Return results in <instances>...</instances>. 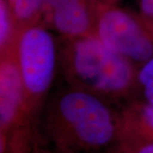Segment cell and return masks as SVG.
I'll list each match as a JSON object with an SVG mask.
<instances>
[{
	"mask_svg": "<svg viewBox=\"0 0 153 153\" xmlns=\"http://www.w3.org/2000/svg\"><path fill=\"white\" fill-rule=\"evenodd\" d=\"M41 136L54 153H99L123 136L122 108L65 83L51 92L41 116Z\"/></svg>",
	"mask_w": 153,
	"mask_h": 153,
	"instance_id": "cell-1",
	"label": "cell"
},
{
	"mask_svg": "<svg viewBox=\"0 0 153 153\" xmlns=\"http://www.w3.org/2000/svg\"><path fill=\"white\" fill-rule=\"evenodd\" d=\"M138 69L95 34L69 39L59 37V71L66 83L121 108L136 100Z\"/></svg>",
	"mask_w": 153,
	"mask_h": 153,
	"instance_id": "cell-2",
	"label": "cell"
},
{
	"mask_svg": "<svg viewBox=\"0 0 153 153\" xmlns=\"http://www.w3.org/2000/svg\"><path fill=\"white\" fill-rule=\"evenodd\" d=\"M41 23L22 28L15 43L25 92V128L39 136L41 116L59 71V37Z\"/></svg>",
	"mask_w": 153,
	"mask_h": 153,
	"instance_id": "cell-3",
	"label": "cell"
},
{
	"mask_svg": "<svg viewBox=\"0 0 153 153\" xmlns=\"http://www.w3.org/2000/svg\"><path fill=\"white\" fill-rule=\"evenodd\" d=\"M94 34L138 67L153 57V22L117 4L98 11Z\"/></svg>",
	"mask_w": 153,
	"mask_h": 153,
	"instance_id": "cell-4",
	"label": "cell"
},
{
	"mask_svg": "<svg viewBox=\"0 0 153 153\" xmlns=\"http://www.w3.org/2000/svg\"><path fill=\"white\" fill-rule=\"evenodd\" d=\"M98 10L92 0H64L44 25L61 38L94 34Z\"/></svg>",
	"mask_w": 153,
	"mask_h": 153,
	"instance_id": "cell-5",
	"label": "cell"
},
{
	"mask_svg": "<svg viewBox=\"0 0 153 153\" xmlns=\"http://www.w3.org/2000/svg\"><path fill=\"white\" fill-rule=\"evenodd\" d=\"M122 111L123 118V139L153 141V104L134 100L124 105Z\"/></svg>",
	"mask_w": 153,
	"mask_h": 153,
	"instance_id": "cell-6",
	"label": "cell"
},
{
	"mask_svg": "<svg viewBox=\"0 0 153 153\" xmlns=\"http://www.w3.org/2000/svg\"><path fill=\"white\" fill-rule=\"evenodd\" d=\"M19 29L40 23L43 0H6Z\"/></svg>",
	"mask_w": 153,
	"mask_h": 153,
	"instance_id": "cell-7",
	"label": "cell"
},
{
	"mask_svg": "<svg viewBox=\"0 0 153 153\" xmlns=\"http://www.w3.org/2000/svg\"><path fill=\"white\" fill-rule=\"evenodd\" d=\"M20 29L6 0H0V54L13 46Z\"/></svg>",
	"mask_w": 153,
	"mask_h": 153,
	"instance_id": "cell-8",
	"label": "cell"
},
{
	"mask_svg": "<svg viewBox=\"0 0 153 153\" xmlns=\"http://www.w3.org/2000/svg\"><path fill=\"white\" fill-rule=\"evenodd\" d=\"M136 100L153 104V57L138 69Z\"/></svg>",
	"mask_w": 153,
	"mask_h": 153,
	"instance_id": "cell-9",
	"label": "cell"
},
{
	"mask_svg": "<svg viewBox=\"0 0 153 153\" xmlns=\"http://www.w3.org/2000/svg\"><path fill=\"white\" fill-rule=\"evenodd\" d=\"M116 153H153V141L123 138L114 146Z\"/></svg>",
	"mask_w": 153,
	"mask_h": 153,
	"instance_id": "cell-10",
	"label": "cell"
},
{
	"mask_svg": "<svg viewBox=\"0 0 153 153\" xmlns=\"http://www.w3.org/2000/svg\"><path fill=\"white\" fill-rule=\"evenodd\" d=\"M64 0H43V10H42V16H41L40 23L44 25L49 16L51 15V13Z\"/></svg>",
	"mask_w": 153,
	"mask_h": 153,
	"instance_id": "cell-11",
	"label": "cell"
},
{
	"mask_svg": "<svg viewBox=\"0 0 153 153\" xmlns=\"http://www.w3.org/2000/svg\"><path fill=\"white\" fill-rule=\"evenodd\" d=\"M140 13L153 22V0H139Z\"/></svg>",
	"mask_w": 153,
	"mask_h": 153,
	"instance_id": "cell-12",
	"label": "cell"
},
{
	"mask_svg": "<svg viewBox=\"0 0 153 153\" xmlns=\"http://www.w3.org/2000/svg\"><path fill=\"white\" fill-rule=\"evenodd\" d=\"M92 2L99 11L105 7L117 4L118 0H92Z\"/></svg>",
	"mask_w": 153,
	"mask_h": 153,
	"instance_id": "cell-13",
	"label": "cell"
},
{
	"mask_svg": "<svg viewBox=\"0 0 153 153\" xmlns=\"http://www.w3.org/2000/svg\"><path fill=\"white\" fill-rule=\"evenodd\" d=\"M39 153H54V152H51V151H50L49 149H48L47 147H44Z\"/></svg>",
	"mask_w": 153,
	"mask_h": 153,
	"instance_id": "cell-14",
	"label": "cell"
},
{
	"mask_svg": "<svg viewBox=\"0 0 153 153\" xmlns=\"http://www.w3.org/2000/svg\"><path fill=\"white\" fill-rule=\"evenodd\" d=\"M99 153H116L114 151V147L111 148V149H109V150H107V151H105V152H99Z\"/></svg>",
	"mask_w": 153,
	"mask_h": 153,
	"instance_id": "cell-15",
	"label": "cell"
}]
</instances>
